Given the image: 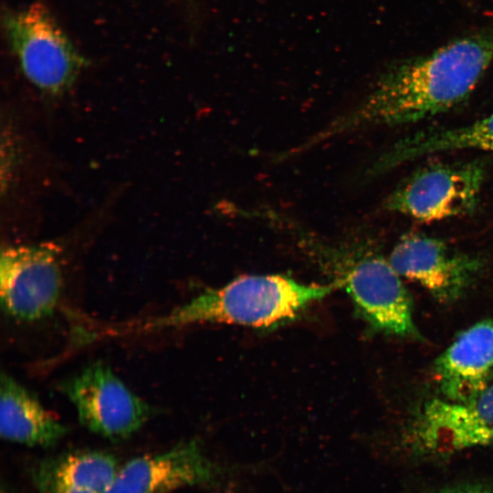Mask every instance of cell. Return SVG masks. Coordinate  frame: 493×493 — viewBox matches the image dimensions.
I'll return each mask as SVG.
<instances>
[{
  "mask_svg": "<svg viewBox=\"0 0 493 493\" xmlns=\"http://www.w3.org/2000/svg\"><path fill=\"white\" fill-rule=\"evenodd\" d=\"M493 60V29L457 38L389 68L351 110L330 122L296 154L326 140L373 126H399L444 113L466 100Z\"/></svg>",
  "mask_w": 493,
  "mask_h": 493,
  "instance_id": "1",
  "label": "cell"
},
{
  "mask_svg": "<svg viewBox=\"0 0 493 493\" xmlns=\"http://www.w3.org/2000/svg\"><path fill=\"white\" fill-rule=\"evenodd\" d=\"M289 234L299 246L343 287L358 313L381 332L418 339L410 296L389 258L363 242L330 243L292 224Z\"/></svg>",
  "mask_w": 493,
  "mask_h": 493,
  "instance_id": "2",
  "label": "cell"
},
{
  "mask_svg": "<svg viewBox=\"0 0 493 493\" xmlns=\"http://www.w3.org/2000/svg\"><path fill=\"white\" fill-rule=\"evenodd\" d=\"M338 287L304 284L282 275H247L209 288L169 313L144 323L163 329L194 323L269 328L289 321Z\"/></svg>",
  "mask_w": 493,
  "mask_h": 493,
  "instance_id": "3",
  "label": "cell"
},
{
  "mask_svg": "<svg viewBox=\"0 0 493 493\" xmlns=\"http://www.w3.org/2000/svg\"><path fill=\"white\" fill-rule=\"evenodd\" d=\"M3 24L22 72L45 92L58 94L66 90L88 64L41 3L7 11Z\"/></svg>",
  "mask_w": 493,
  "mask_h": 493,
  "instance_id": "4",
  "label": "cell"
},
{
  "mask_svg": "<svg viewBox=\"0 0 493 493\" xmlns=\"http://www.w3.org/2000/svg\"><path fill=\"white\" fill-rule=\"evenodd\" d=\"M486 174L481 161L430 164L397 186L384 207L422 222L466 215L478 204Z\"/></svg>",
  "mask_w": 493,
  "mask_h": 493,
  "instance_id": "5",
  "label": "cell"
},
{
  "mask_svg": "<svg viewBox=\"0 0 493 493\" xmlns=\"http://www.w3.org/2000/svg\"><path fill=\"white\" fill-rule=\"evenodd\" d=\"M81 425L110 441L131 437L152 416V407L110 369L97 362L59 385Z\"/></svg>",
  "mask_w": 493,
  "mask_h": 493,
  "instance_id": "6",
  "label": "cell"
},
{
  "mask_svg": "<svg viewBox=\"0 0 493 493\" xmlns=\"http://www.w3.org/2000/svg\"><path fill=\"white\" fill-rule=\"evenodd\" d=\"M62 281L56 245L14 246L2 250L0 299L7 316L22 321L51 316L59 301Z\"/></svg>",
  "mask_w": 493,
  "mask_h": 493,
  "instance_id": "7",
  "label": "cell"
},
{
  "mask_svg": "<svg viewBox=\"0 0 493 493\" xmlns=\"http://www.w3.org/2000/svg\"><path fill=\"white\" fill-rule=\"evenodd\" d=\"M388 258L401 277L419 284L442 303L460 299L484 267L480 257L418 233L403 236Z\"/></svg>",
  "mask_w": 493,
  "mask_h": 493,
  "instance_id": "8",
  "label": "cell"
},
{
  "mask_svg": "<svg viewBox=\"0 0 493 493\" xmlns=\"http://www.w3.org/2000/svg\"><path fill=\"white\" fill-rule=\"evenodd\" d=\"M411 438L422 452L440 455L493 444V381L465 402L426 401L413 421Z\"/></svg>",
  "mask_w": 493,
  "mask_h": 493,
  "instance_id": "9",
  "label": "cell"
},
{
  "mask_svg": "<svg viewBox=\"0 0 493 493\" xmlns=\"http://www.w3.org/2000/svg\"><path fill=\"white\" fill-rule=\"evenodd\" d=\"M215 475L214 464L198 442L189 440L120 466L104 493H172L211 484Z\"/></svg>",
  "mask_w": 493,
  "mask_h": 493,
  "instance_id": "10",
  "label": "cell"
},
{
  "mask_svg": "<svg viewBox=\"0 0 493 493\" xmlns=\"http://www.w3.org/2000/svg\"><path fill=\"white\" fill-rule=\"evenodd\" d=\"M433 380L438 397L465 402L493 380V317L461 332L435 360Z\"/></svg>",
  "mask_w": 493,
  "mask_h": 493,
  "instance_id": "11",
  "label": "cell"
},
{
  "mask_svg": "<svg viewBox=\"0 0 493 493\" xmlns=\"http://www.w3.org/2000/svg\"><path fill=\"white\" fill-rule=\"evenodd\" d=\"M68 427L47 411L36 394L7 373L0 379V435L8 442L37 447L56 445Z\"/></svg>",
  "mask_w": 493,
  "mask_h": 493,
  "instance_id": "12",
  "label": "cell"
},
{
  "mask_svg": "<svg viewBox=\"0 0 493 493\" xmlns=\"http://www.w3.org/2000/svg\"><path fill=\"white\" fill-rule=\"evenodd\" d=\"M456 150L493 152V112L472 123L417 132L395 142L369 168L377 175L417 158Z\"/></svg>",
  "mask_w": 493,
  "mask_h": 493,
  "instance_id": "13",
  "label": "cell"
},
{
  "mask_svg": "<svg viewBox=\"0 0 493 493\" xmlns=\"http://www.w3.org/2000/svg\"><path fill=\"white\" fill-rule=\"evenodd\" d=\"M119 467L111 454L99 450H79L45 459L36 468L34 477L49 479L91 493H104Z\"/></svg>",
  "mask_w": 493,
  "mask_h": 493,
  "instance_id": "14",
  "label": "cell"
},
{
  "mask_svg": "<svg viewBox=\"0 0 493 493\" xmlns=\"http://www.w3.org/2000/svg\"><path fill=\"white\" fill-rule=\"evenodd\" d=\"M38 493H91L41 477H34Z\"/></svg>",
  "mask_w": 493,
  "mask_h": 493,
  "instance_id": "15",
  "label": "cell"
},
{
  "mask_svg": "<svg viewBox=\"0 0 493 493\" xmlns=\"http://www.w3.org/2000/svg\"><path fill=\"white\" fill-rule=\"evenodd\" d=\"M441 493H488V490L481 486L467 485L450 488Z\"/></svg>",
  "mask_w": 493,
  "mask_h": 493,
  "instance_id": "16",
  "label": "cell"
},
{
  "mask_svg": "<svg viewBox=\"0 0 493 493\" xmlns=\"http://www.w3.org/2000/svg\"><path fill=\"white\" fill-rule=\"evenodd\" d=\"M2 493H9V492L5 489H2Z\"/></svg>",
  "mask_w": 493,
  "mask_h": 493,
  "instance_id": "17",
  "label": "cell"
}]
</instances>
